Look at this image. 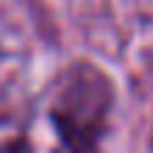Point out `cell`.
<instances>
[{"mask_svg":"<svg viewBox=\"0 0 153 153\" xmlns=\"http://www.w3.org/2000/svg\"><path fill=\"white\" fill-rule=\"evenodd\" d=\"M114 82L91 62H74L60 74L51 94L48 119L68 153H99L111 128Z\"/></svg>","mask_w":153,"mask_h":153,"instance_id":"6da1fadb","label":"cell"}]
</instances>
